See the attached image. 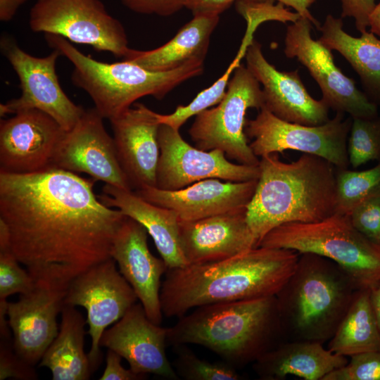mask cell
I'll return each instance as SVG.
<instances>
[{
	"label": "cell",
	"mask_w": 380,
	"mask_h": 380,
	"mask_svg": "<svg viewBox=\"0 0 380 380\" xmlns=\"http://www.w3.org/2000/svg\"><path fill=\"white\" fill-rule=\"evenodd\" d=\"M96 180L53 166L27 174L0 172V221L12 252L34 281L67 289L111 258L126 215L103 204Z\"/></svg>",
	"instance_id": "6da1fadb"
},
{
	"label": "cell",
	"mask_w": 380,
	"mask_h": 380,
	"mask_svg": "<svg viewBox=\"0 0 380 380\" xmlns=\"http://www.w3.org/2000/svg\"><path fill=\"white\" fill-rule=\"evenodd\" d=\"M299 256L293 250L258 246L225 260L167 269L160 295L163 314L179 318L205 305L276 296Z\"/></svg>",
	"instance_id": "7a4b0ae2"
},
{
	"label": "cell",
	"mask_w": 380,
	"mask_h": 380,
	"mask_svg": "<svg viewBox=\"0 0 380 380\" xmlns=\"http://www.w3.org/2000/svg\"><path fill=\"white\" fill-rule=\"evenodd\" d=\"M259 167L246 211L258 245L279 225L317 222L336 213V167L329 161L303 153L296 160L284 163L274 153L261 157Z\"/></svg>",
	"instance_id": "3957f363"
},
{
	"label": "cell",
	"mask_w": 380,
	"mask_h": 380,
	"mask_svg": "<svg viewBox=\"0 0 380 380\" xmlns=\"http://www.w3.org/2000/svg\"><path fill=\"white\" fill-rule=\"evenodd\" d=\"M284 329L274 296L197 307L167 328V343L202 346L238 369L278 345Z\"/></svg>",
	"instance_id": "277c9868"
},
{
	"label": "cell",
	"mask_w": 380,
	"mask_h": 380,
	"mask_svg": "<svg viewBox=\"0 0 380 380\" xmlns=\"http://www.w3.org/2000/svg\"><path fill=\"white\" fill-rule=\"evenodd\" d=\"M358 289L332 260L300 254L295 271L275 296L284 329L298 340L329 341Z\"/></svg>",
	"instance_id": "5b68a950"
},
{
	"label": "cell",
	"mask_w": 380,
	"mask_h": 380,
	"mask_svg": "<svg viewBox=\"0 0 380 380\" xmlns=\"http://www.w3.org/2000/svg\"><path fill=\"white\" fill-rule=\"evenodd\" d=\"M45 38L50 47L72 63V83L88 94L99 113L109 120L139 99L151 96L163 99L176 87L203 72V61L166 72L151 71L124 60L103 63L86 56L62 37L45 34Z\"/></svg>",
	"instance_id": "8992f818"
},
{
	"label": "cell",
	"mask_w": 380,
	"mask_h": 380,
	"mask_svg": "<svg viewBox=\"0 0 380 380\" xmlns=\"http://www.w3.org/2000/svg\"><path fill=\"white\" fill-rule=\"evenodd\" d=\"M258 246L313 253L339 265L360 289L380 280V245L352 224L347 214L335 213L317 222H290L269 232Z\"/></svg>",
	"instance_id": "52a82bcc"
},
{
	"label": "cell",
	"mask_w": 380,
	"mask_h": 380,
	"mask_svg": "<svg viewBox=\"0 0 380 380\" xmlns=\"http://www.w3.org/2000/svg\"><path fill=\"white\" fill-rule=\"evenodd\" d=\"M264 106L260 82L242 64L233 72L226 94L221 101L196 115L189 134L195 146L204 151L214 149L224 153L238 163L258 166L260 159L245 133L247 110Z\"/></svg>",
	"instance_id": "ba28073f"
},
{
	"label": "cell",
	"mask_w": 380,
	"mask_h": 380,
	"mask_svg": "<svg viewBox=\"0 0 380 380\" xmlns=\"http://www.w3.org/2000/svg\"><path fill=\"white\" fill-rule=\"evenodd\" d=\"M345 115L336 113L327 122L310 126L281 120L263 106L255 118L246 120L245 133L253 139L249 146L257 157L292 150L323 158L338 169H347L353 118Z\"/></svg>",
	"instance_id": "9c48e42d"
},
{
	"label": "cell",
	"mask_w": 380,
	"mask_h": 380,
	"mask_svg": "<svg viewBox=\"0 0 380 380\" xmlns=\"http://www.w3.org/2000/svg\"><path fill=\"white\" fill-rule=\"evenodd\" d=\"M29 25L34 32L58 35L117 57L124 58L129 49L124 27L101 0H36Z\"/></svg>",
	"instance_id": "30bf717a"
},
{
	"label": "cell",
	"mask_w": 380,
	"mask_h": 380,
	"mask_svg": "<svg viewBox=\"0 0 380 380\" xmlns=\"http://www.w3.org/2000/svg\"><path fill=\"white\" fill-rule=\"evenodd\" d=\"M1 50L18 75L21 95L0 106V115L39 110L53 118L65 131L71 130L85 110L73 103L63 91L56 71L60 53L54 50L44 57L23 51L13 38L3 36Z\"/></svg>",
	"instance_id": "8fae6325"
},
{
	"label": "cell",
	"mask_w": 380,
	"mask_h": 380,
	"mask_svg": "<svg viewBox=\"0 0 380 380\" xmlns=\"http://www.w3.org/2000/svg\"><path fill=\"white\" fill-rule=\"evenodd\" d=\"M312 23L300 17L289 25L284 39V54L296 58L308 70L319 85L322 99L336 113L352 118L377 116L378 106L336 66L331 50L311 36Z\"/></svg>",
	"instance_id": "7c38bea8"
},
{
	"label": "cell",
	"mask_w": 380,
	"mask_h": 380,
	"mask_svg": "<svg viewBox=\"0 0 380 380\" xmlns=\"http://www.w3.org/2000/svg\"><path fill=\"white\" fill-rule=\"evenodd\" d=\"M138 299L134 289L110 258L75 277L68 285L65 305L83 307L91 345L88 357L94 372L100 366V339L111 324L121 319Z\"/></svg>",
	"instance_id": "4fadbf2b"
},
{
	"label": "cell",
	"mask_w": 380,
	"mask_h": 380,
	"mask_svg": "<svg viewBox=\"0 0 380 380\" xmlns=\"http://www.w3.org/2000/svg\"><path fill=\"white\" fill-rule=\"evenodd\" d=\"M160 155L156 187L166 191L185 188L206 179L230 182L257 180L259 165L229 162L224 152L204 151L188 144L179 129L161 124L158 134Z\"/></svg>",
	"instance_id": "5bb4252c"
},
{
	"label": "cell",
	"mask_w": 380,
	"mask_h": 380,
	"mask_svg": "<svg viewBox=\"0 0 380 380\" xmlns=\"http://www.w3.org/2000/svg\"><path fill=\"white\" fill-rule=\"evenodd\" d=\"M103 119L95 108L85 110L75 126L65 132L55 151L51 166L75 173L84 172L96 181L133 191Z\"/></svg>",
	"instance_id": "9a60e30c"
},
{
	"label": "cell",
	"mask_w": 380,
	"mask_h": 380,
	"mask_svg": "<svg viewBox=\"0 0 380 380\" xmlns=\"http://www.w3.org/2000/svg\"><path fill=\"white\" fill-rule=\"evenodd\" d=\"M48 114L22 110L0 123V172L27 174L51 166L65 132Z\"/></svg>",
	"instance_id": "2e32d148"
},
{
	"label": "cell",
	"mask_w": 380,
	"mask_h": 380,
	"mask_svg": "<svg viewBox=\"0 0 380 380\" xmlns=\"http://www.w3.org/2000/svg\"><path fill=\"white\" fill-rule=\"evenodd\" d=\"M67 289L34 281L29 292L7 305L8 322L16 353L34 367L57 336V316L65 305Z\"/></svg>",
	"instance_id": "e0dca14e"
},
{
	"label": "cell",
	"mask_w": 380,
	"mask_h": 380,
	"mask_svg": "<svg viewBox=\"0 0 380 380\" xmlns=\"http://www.w3.org/2000/svg\"><path fill=\"white\" fill-rule=\"evenodd\" d=\"M246 67L262 85L264 106L286 122L316 126L329 120L325 102L312 98L303 83L298 70H278L264 56L261 45L253 39L245 55Z\"/></svg>",
	"instance_id": "ac0fdd59"
},
{
	"label": "cell",
	"mask_w": 380,
	"mask_h": 380,
	"mask_svg": "<svg viewBox=\"0 0 380 380\" xmlns=\"http://www.w3.org/2000/svg\"><path fill=\"white\" fill-rule=\"evenodd\" d=\"M167 328L148 317L141 303L133 305L116 323L106 329L100 346L111 349L125 358L132 372L139 375L153 374L169 380H178L165 352Z\"/></svg>",
	"instance_id": "d6986e66"
},
{
	"label": "cell",
	"mask_w": 380,
	"mask_h": 380,
	"mask_svg": "<svg viewBox=\"0 0 380 380\" xmlns=\"http://www.w3.org/2000/svg\"><path fill=\"white\" fill-rule=\"evenodd\" d=\"M110 121L118 158L132 190L156 186L159 113L137 103Z\"/></svg>",
	"instance_id": "ffe728a7"
},
{
	"label": "cell",
	"mask_w": 380,
	"mask_h": 380,
	"mask_svg": "<svg viewBox=\"0 0 380 380\" xmlns=\"http://www.w3.org/2000/svg\"><path fill=\"white\" fill-rule=\"evenodd\" d=\"M147 236L148 232L141 224L126 216L115 236L110 254L149 319L160 325L163 315L160 280L168 268L162 258L151 253Z\"/></svg>",
	"instance_id": "44dd1931"
},
{
	"label": "cell",
	"mask_w": 380,
	"mask_h": 380,
	"mask_svg": "<svg viewBox=\"0 0 380 380\" xmlns=\"http://www.w3.org/2000/svg\"><path fill=\"white\" fill-rule=\"evenodd\" d=\"M257 182H223L212 178L175 191L144 186L134 191L151 203L174 210L179 221L191 222L247 208Z\"/></svg>",
	"instance_id": "7402d4cb"
},
{
	"label": "cell",
	"mask_w": 380,
	"mask_h": 380,
	"mask_svg": "<svg viewBox=\"0 0 380 380\" xmlns=\"http://www.w3.org/2000/svg\"><path fill=\"white\" fill-rule=\"evenodd\" d=\"M246 211L243 208L196 221H179L180 244L187 265L214 262L258 247Z\"/></svg>",
	"instance_id": "603a6c76"
},
{
	"label": "cell",
	"mask_w": 380,
	"mask_h": 380,
	"mask_svg": "<svg viewBox=\"0 0 380 380\" xmlns=\"http://www.w3.org/2000/svg\"><path fill=\"white\" fill-rule=\"evenodd\" d=\"M102 189L99 200L141 224L168 269L187 265L180 244L179 219L174 210L151 203L134 191L107 184Z\"/></svg>",
	"instance_id": "cb8c5ba5"
},
{
	"label": "cell",
	"mask_w": 380,
	"mask_h": 380,
	"mask_svg": "<svg viewBox=\"0 0 380 380\" xmlns=\"http://www.w3.org/2000/svg\"><path fill=\"white\" fill-rule=\"evenodd\" d=\"M348 361L347 357L326 349L322 343L297 340L277 345L253 362V368L262 380H281L289 375L323 380Z\"/></svg>",
	"instance_id": "d4e9b609"
},
{
	"label": "cell",
	"mask_w": 380,
	"mask_h": 380,
	"mask_svg": "<svg viewBox=\"0 0 380 380\" xmlns=\"http://www.w3.org/2000/svg\"><path fill=\"white\" fill-rule=\"evenodd\" d=\"M219 15H194L164 45L149 51L129 49L123 60L155 72H166L194 61H204Z\"/></svg>",
	"instance_id": "484cf974"
},
{
	"label": "cell",
	"mask_w": 380,
	"mask_h": 380,
	"mask_svg": "<svg viewBox=\"0 0 380 380\" xmlns=\"http://www.w3.org/2000/svg\"><path fill=\"white\" fill-rule=\"evenodd\" d=\"M343 25L341 18L327 15L318 28L322 33L318 40L346 59L359 75L365 94L380 106V39L368 31L353 37Z\"/></svg>",
	"instance_id": "4316f807"
},
{
	"label": "cell",
	"mask_w": 380,
	"mask_h": 380,
	"mask_svg": "<svg viewBox=\"0 0 380 380\" xmlns=\"http://www.w3.org/2000/svg\"><path fill=\"white\" fill-rule=\"evenodd\" d=\"M57 336L45 351L40 367L49 369L53 380H87L92 373L84 350V319L75 306L64 305Z\"/></svg>",
	"instance_id": "83f0119b"
},
{
	"label": "cell",
	"mask_w": 380,
	"mask_h": 380,
	"mask_svg": "<svg viewBox=\"0 0 380 380\" xmlns=\"http://www.w3.org/2000/svg\"><path fill=\"white\" fill-rule=\"evenodd\" d=\"M328 349L350 357L368 351H380V329L369 299V289H358L351 304L330 338Z\"/></svg>",
	"instance_id": "f1b7e54d"
},
{
	"label": "cell",
	"mask_w": 380,
	"mask_h": 380,
	"mask_svg": "<svg viewBox=\"0 0 380 380\" xmlns=\"http://www.w3.org/2000/svg\"><path fill=\"white\" fill-rule=\"evenodd\" d=\"M255 30L256 27L253 25H247L245 36L236 57L225 72L215 82L198 93L189 104L178 106L170 114H160V123L179 129L189 118L219 103L226 94L231 75L240 65L241 59L245 57L248 46L254 39L253 33Z\"/></svg>",
	"instance_id": "f546056e"
},
{
	"label": "cell",
	"mask_w": 380,
	"mask_h": 380,
	"mask_svg": "<svg viewBox=\"0 0 380 380\" xmlns=\"http://www.w3.org/2000/svg\"><path fill=\"white\" fill-rule=\"evenodd\" d=\"M336 213L348 215L361 202L380 197V161L363 171L336 168Z\"/></svg>",
	"instance_id": "4dcf8cb0"
},
{
	"label": "cell",
	"mask_w": 380,
	"mask_h": 380,
	"mask_svg": "<svg viewBox=\"0 0 380 380\" xmlns=\"http://www.w3.org/2000/svg\"><path fill=\"white\" fill-rule=\"evenodd\" d=\"M177 356L172 366L185 380H241L237 369L224 361L210 362L200 359L185 345L175 346Z\"/></svg>",
	"instance_id": "1f68e13d"
},
{
	"label": "cell",
	"mask_w": 380,
	"mask_h": 380,
	"mask_svg": "<svg viewBox=\"0 0 380 380\" xmlns=\"http://www.w3.org/2000/svg\"><path fill=\"white\" fill-rule=\"evenodd\" d=\"M350 165L357 168L371 160L380 161V115L353 118L348 139Z\"/></svg>",
	"instance_id": "d6a6232c"
},
{
	"label": "cell",
	"mask_w": 380,
	"mask_h": 380,
	"mask_svg": "<svg viewBox=\"0 0 380 380\" xmlns=\"http://www.w3.org/2000/svg\"><path fill=\"white\" fill-rule=\"evenodd\" d=\"M19 262L10 246L0 247V301L15 293H26L34 286V280Z\"/></svg>",
	"instance_id": "836d02e7"
},
{
	"label": "cell",
	"mask_w": 380,
	"mask_h": 380,
	"mask_svg": "<svg viewBox=\"0 0 380 380\" xmlns=\"http://www.w3.org/2000/svg\"><path fill=\"white\" fill-rule=\"evenodd\" d=\"M350 357L343 367L336 369L323 380H380V351H368Z\"/></svg>",
	"instance_id": "e575fe53"
},
{
	"label": "cell",
	"mask_w": 380,
	"mask_h": 380,
	"mask_svg": "<svg viewBox=\"0 0 380 380\" xmlns=\"http://www.w3.org/2000/svg\"><path fill=\"white\" fill-rule=\"evenodd\" d=\"M353 227L374 243L380 245V197L365 200L348 214Z\"/></svg>",
	"instance_id": "d590c367"
},
{
	"label": "cell",
	"mask_w": 380,
	"mask_h": 380,
	"mask_svg": "<svg viewBox=\"0 0 380 380\" xmlns=\"http://www.w3.org/2000/svg\"><path fill=\"white\" fill-rule=\"evenodd\" d=\"M7 378L20 380L37 379L34 366L25 362L15 351L11 337L1 338L0 343V380Z\"/></svg>",
	"instance_id": "8d00e7d4"
},
{
	"label": "cell",
	"mask_w": 380,
	"mask_h": 380,
	"mask_svg": "<svg viewBox=\"0 0 380 380\" xmlns=\"http://www.w3.org/2000/svg\"><path fill=\"white\" fill-rule=\"evenodd\" d=\"M129 10L141 14L168 16L185 8L186 0H120Z\"/></svg>",
	"instance_id": "74e56055"
},
{
	"label": "cell",
	"mask_w": 380,
	"mask_h": 380,
	"mask_svg": "<svg viewBox=\"0 0 380 380\" xmlns=\"http://www.w3.org/2000/svg\"><path fill=\"white\" fill-rule=\"evenodd\" d=\"M340 1L342 9L341 18H353L356 28L360 33L367 31L369 17L376 6V0Z\"/></svg>",
	"instance_id": "f35d334b"
},
{
	"label": "cell",
	"mask_w": 380,
	"mask_h": 380,
	"mask_svg": "<svg viewBox=\"0 0 380 380\" xmlns=\"http://www.w3.org/2000/svg\"><path fill=\"white\" fill-rule=\"evenodd\" d=\"M121 356L111 349H108L106 355V366L99 378L100 380H140L147 375H139L121 365Z\"/></svg>",
	"instance_id": "ab89813d"
},
{
	"label": "cell",
	"mask_w": 380,
	"mask_h": 380,
	"mask_svg": "<svg viewBox=\"0 0 380 380\" xmlns=\"http://www.w3.org/2000/svg\"><path fill=\"white\" fill-rule=\"evenodd\" d=\"M235 0H186L185 8L194 15H220Z\"/></svg>",
	"instance_id": "60d3db41"
},
{
	"label": "cell",
	"mask_w": 380,
	"mask_h": 380,
	"mask_svg": "<svg viewBox=\"0 0 380 380\" xmlns=\"http://www.w3.org/2000/svg\"><path fill=\"white\" fill-rule=\"evenodd\" d=\"M277 1L284 6L293 8L301 17L308 19L317 29L320 27L319 23L313 17L309 8L316 0H272Z\"/></svg>",
	"instance_id": "b9f144b4"
},
{
	"label": "cell",
	"mask_w": 380,
	"mask_h": 380,
	"mask_svg": "<svg viewBox=\"0 0 380 380\" xmlns=\"http://www.w3.org/2000/svg\"><path fill=\"white\" fill-rule=\"evenodd\" d=\"M27 0H0V20L3 22L11 20L18 9Z\"/></svg>",
	"instance_id": "7bdbcfd3"
},
{
	"label": "cell",
	"mask_w": 380,
	"mask_h": 380,
	"mask_svg": "<svg viewBox=\"0 0 380 380\" xmlns=\"http://www.w3.org/2000/svg\"><path fill=\"white\" fill-rule=\"evenodd\" d=\"M369 299L380 329V280L369 289Z\"/></svg>",
	"instance_id": "ee69618b"
},
{
	"label": "cell",
	"mask_w": 380,
	"mask_h": 380,
	"mask_svg": "<svg viewBox=\"0 0 380 380\" xmlns=\"http://www.w3.org/2000/svg\"><path fill=\"white\" fill-rule=\"evenodd\" d=\"M369 31L380 37V1L376 4L375 7L369 17Z\"/></svg>",
	"instance_id": "f6af8a7d"
}]
</instances>
